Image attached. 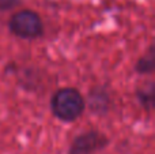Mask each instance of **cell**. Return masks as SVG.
Instances as JSON below:
<instances>
[{
    "label": "cell",
    "instance_id": "obj_5",
    "mask_svg": "<svg viewBox=\"0 0 155 154\" xmlns=\"http://www.w3.org/2000/svg\"><path fill=\"white\" fill-rule=\"evenodd\" d=\"M19 3V0H0V10H11Z\"/></svg>",
    "mask_w": 155,
    "mask_h": 154
},
{
    "label": "cell",
    "instance_id": "obj_2",
    "mask_svg": "<svg viewBox=\"0 0 155 154\" xmlns=\"http://www.w3.org/2000/svg\"><path fill=\"white\" fill-rule=\"evenodd\" d=\"M10 29L14 34L21 38H37L42 34L44 25L38 14L25 10L12 15L10 21Z\"/></svg>",
    "mask_w": 155,
    "mask_h": 154
},
{
    "label": "cell",
    "instance_id": "obj_3",
    "mask_svg": "<svg viewBox=\"0 0 155 154\" xmlns=\"http://www.w3.org/2000/svg\"><path fill=\"white\" fill-rule=\"evenodd\" d=\"M106 145V138L102 134L91 131L78 136L72 143L70 154H93Z\"/></svg>",
    "mask_w": 155,
    "mask_h": 154
},
{
    "label": "cell",
    "instance_id": "obj_4",
    "mask_svg": "<svg viewBox=\"0 0 155 154\" xmlns=\"http://www.w3.org/2000/svg\"><path fill=\"white\" fill-rule=\"evenodd\" d=\"M153 67H154L153 55H150V56H144L139 62V64H137V70H139L140 72H150V71H153Z\"/></svg>",
    "mask_w": 155,
    "mask_h": 154
},
{
    "label": "cell",
    "instance_id": "obj_1",
    "mask_svg": "<svg viewBox=\"0 0 155 154\" xmlns=\"http://www.w3.org/2000/svg\"><path fill=\"white\" fill-rule=\"evenodd\" d=\"M52 109L56 117L63 122H74L84 109V100L79 92L71 87L61 89L52 98Z\"/></svg>",
    "mask_w": 155,
    "mask_h": 154
}]
</instances>
